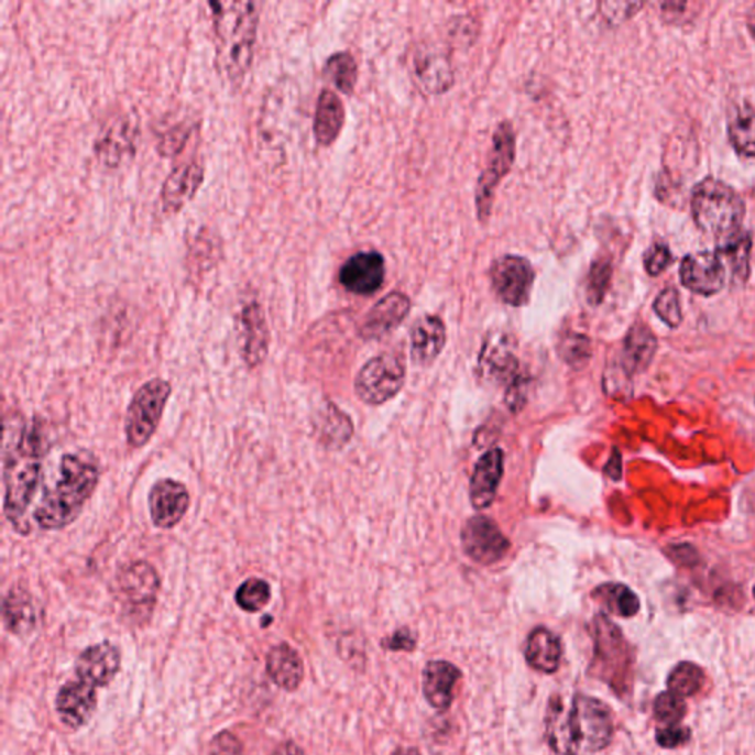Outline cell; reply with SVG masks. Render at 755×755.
<instances>
[{
  "instance_id": "cell-1",
  "label": "cell",
  "mask_w": 755,
  "mask_h": 755,
  "mask_svg": "<svg viewBox=\"0 0 755 755\" xmlns=\"http://www.w3.org/2000/svg\"><path fill=\"white\" fill-rule=\"evenodd\" d=\"M545 735L558 755H593L609 748L614 737L613 711L598 698L576 693L570 704L550 698Z\"/></svg>"
},
{
  "instance_id": "cell-2",
  "label": "cell",
  "mask_w": 755,
  "mask_h": 755,
  "mask_svg": "<svg viewBox=\"0 0 755 755\" xmlns=\"http://www.w3.org/2000/svg\"><path fill=\"white\" fill-rule=\"evenodd\" d=\"M42 471L41 431L23 425L19 433L7 428L3 446V512L20 535H29L30 506Z\"/></svg>"
},
{
  "instance_id": "cell-3",
  "label": "cell",
  "mask_w": 755,
  "mask_h": 755,
  "mask_svg": "<svg viewBox=\"0 0 755 755\" xmlns=\"http://www.w3.org/2000/svg\"><path fill=\"white\" fill-rule=\"evenodd\" d=\"M101 477V466L90 451L80 450L61 459L59 479L43 494L36 518L43 530H61L79 518Z\"/></svg>"
},
{
  "instance_id": "cell-4",
  "label": "cell",
  "mask_w": 755,
  "mask_h": 755,
  "mask_svg": "<svg viewBox=\"0 0 755 755\" xmlns=\"http://www.w3.org/2000/svg\"><path fill=\"white\" fill-rule=\"evenodd\" d=\"M215 20L217 56L233 84H240L253 61L259 7L253 2H210Z\"/></svg>"
},
{
  "instance_id": "cell-5",
  "label": "cell",
  "mask_w": 755,
  "mask_h": 755,
  "mask_svg": "<svg viewBox=\"0 0 755 755\" xmlns=\"http://www.w3.org/2000/svg\"><path fill=\"white\" fill-rule=\"evenodd\" d=\"M593 657L589 676L601 680L622 700L633 696L635 685L636 653L622 628L605 614L594 615L590 624Z\"/></svg>"
},
{
  "instance_id": "cell-6",
  "label": "cell",
  "mask_w": 755,
  "mask_h": 755,
  "mask_svg": "<svg viewBox=\"0 0 755 755\" xmlns=\"http://www.w3.org/2000/svg\"><path fill=\"white\" fill-rule=\"evenodd\" d=\"M693 220L701 231L715 237H729L741 231L745 203L732 186L705 177L692 190Z\"/></svg>"
},
{
  "instance_id": "cell-7",
  "label": "cell",
  "mask_w": 755,
  "mask_h": 755,
  "mask_svg": "<svg viewBox=\"0 0 755 755\" xmlns=\"http://www.w3.org/2000/svg\"><path fill=\"white\" fill-rule=\"evenodd\" d=\"M171 394L172 385L160 378L147 381L134 394L125 415V438L134 449L145 446L157 431Z\"/></svg>"
},
{
  "instance_id": "cell-8",
  "label": "cell",
  "mask_w": 755,
  "mask_h": 755,
  "mask_svg": "<svg viewBox=\"0 0 755 755\" xmlns=\"http://www.w3.org/2000/svg\"><path fill=\"white\" fill-rule=\"evenodd\" d=\"M158 590L157 571L145 561L130 563L117 577V598L130 622L142 624L150 620Z\"/></svg>"
},
{
  "instance_id": "cell-9",
  "label": "cell",
  "mask_w": 755,
  "mask_h": 755,
  "mask_svg": "<svg viewBox=\"0 0 755 755\" xmlns=\"http://www.w3.org/2000/svg\"><path fill=\"white\" fill-rule=\"evenodd\" d=\"M405 364L396 354H380L360 369L354 381L358 397L366 405L378 406L392 401L405 384Z\"/></svg>"
},
{
  "instance_id": "cell-10",
  "label": "cell",
  "mask_w": 755,
  "mask_h": 755,
  "mask_svg": "<svg viewBox=\"0 0 755 755\" xmlns=\"http://www.w3.org/2000/svg\"><path fill=\"white\" fill-rule=\"evenodd\" d=\"M515 160V134L512 125L507 121L497 125L496 132L493 134L492 154H490V162L488 168L481 175L479 185H477V212L481 221L489 219L492 215L494 193L499 182L503 179L506 173H510L512 164Z\"/></svg>"
},
{
  "instance_id": "cell-11",
  "label": "cell",
  "mask_w": 755,
  "mask_h": 755,
  "mask_svg": "<svg viewBox=\"0 0 755 755\" xmlns=\"http://www.w3.org/2000/svg\"><path fill=\"white\" fill-rule=\"evenodd\" d=\"M463 552L481 566H492L510 552L511 544L499 525L488 516L475 515L468 519L461 533Z\"/></svg>"
},
{
  "instance_id": "cell-12",
  "label": "cell",
  "mask_w": 755,
  "mask_h": 755,
  "mask_svg": "<svg viewBox=\"0 0 755 755\" xmlns=\"http://www.w3.org/2000/svg\"><path fill=\"white\" fill-rule=\"evenodd\" d=\"M490 276L499 298L506 305L521 307L530 298L536 275L527 259L505 255L494 262Z\"/></svg>"
},
{
  "instance_id": "cell-13",
  "label": "cell",
  "mask_w": 755,
  "mask_h": 755,
  "mask_svg": "<svg viewBox=\"0 0 755 755\" xmlns=\"http://www.w3.org/2000/svg\"><path fill=\"white\" fill-rule=\"evenodd\" d=\"M518 358L514 338L506 333H492L479 355L477 372L490 385H511L518 378Z\"/></svg>"
},
{
  "instance_id": "cell-14",
  "label": "cell",
  "mask_w": 755,
  "mask_h": 755,
  "mask_svg": "<svg viewBox=\"0 0 755 755\" xmlns=\"http://www.w3.org/2000/svg\"><path fill=\"white\" fill-rule=\"evenodd\" d=\"M680 281L692 293L710 297L726 284V266L718 251H698L680 264Z\"/></svg>"
},
{
  "instance_id": "cell-15",
  "label": "cell",
  "mask_w": 755,
  "mask_h": 755,
  "mask_svg": "<svg viewBox=\"0 0 755 755\" xmlns=\"http://www.w3.org/2000/svg\"><path fill=\"white\" fill-rule=\"evenodd\" d=\"M147 501L155 527L168 530L179 524L188 511L189 493L179 481L160 480L151 490Z\"/></svg>"
},
{
  "instance_id": "cell-16",
  "label": "cell",
  "mask_w": 755,
  "mask_h": 755,
  "mask_svg": "<svg viewBox=\"0 0 755 755\" xmlns=\"http://www.w3.org/2000/svg\"><path fill=\"white\" fill-rule=\"evenodd\" d=\"M385 262L376 251L354 254L340 271V282L347 291L359 295L376 293L383 285Z\"/></svg>"
},
{
  "instance_id": "cell-17",
  "label": "cell",
  "mask_w": 755,
  "mask_h": 755,
  "mask_svg": "<svg viewBox=\"0 0 755 755\" xmlns=\"http://www.w3.org/2000/svg\"><path fill=\"white\" fill-rule=\"evenodd\" d=\"M97 704V688L80 679L65 683L56 697L59 719L65 726L72 729H79L88 723Z\"/></svg>"
},
{
  "instance_id": "cell-18",
  "label": "cell",
  "mask_w": 755,
  "mask_h": 755,
  "mask_svg": "<svg viewBox=\"0 0 755 755\" xmlns=\"http://www.w3.org/2000/svg\"><path fill=\"white\" fill-rule=\"evenodd\" d=\"M121 666L120 650L110 642L89 646L76 663L77 677L95 688L110 685Z\"/></svg>"
},
{
  "instance_id": "cell-19",
  "label": "cell",
  "mask_w": 755,
  "mask_h": 755,
  "mask_svg": "<svg viewBox=\"0 0 755 755\" xmlns=\"http://www.w3.org/2000/svg\"><path fill=\"white\" fill-rule=\"evenodd\" d=\"M462 679V671L455 664L436 659L423 671V692L428 704L437 711H447L455 700V688Z\"/></svg>"
},
{
  "instance_id": "cell-20",
  "label": "cell",
  "mask_w": 755,
  "mask_h": 755,
  "mask_svg": "<svg viewBox=\"0 0 755 755\" xmlns=\"http://www.w3.org/2000/svg\"><path fill=\"white\" fill-rule=\"evenodd\" d=\"M269 351V329L259 303L251 302L241 314V353L247 366L264 362Z\"/></svg>"
},
{
  "instance_id": "cell-21",
  "label": "cell",
  "mask_w": 755,
  "mask_h": 755,
  "mask_svg": "<svg viewBox=\"0 0 755 755\" xmlns=\"http://www.w3.org/2000/svg\"><path fill=\"white\" fill-rule=\"evenodd\" d=\"M411 310V299L402 293H392L380 299L364 318L360 333L366 340L387 336L405 320Z\"/></svg>"
},
{
  "instance_id": "cell-22",
  "label": "cell",
  "mask_w": 755,
  "mask_h": 755,
  "mask_svg": "<svg viewBox=\"0 0 755 755\" xmlns=\"http://www.w3.org/2000/svg\"><path fill=\"white\" fill-rule=\"evenodd\" d=\"M503 475V451L492 449L485 451L483 457L475 463L474 474L470 484V497L472 506L477 511H483L492 505L496 497L499 484Z\"/></svg>"
},
{
  "instance_id": "cell-23",
  "label": "cell",
  "mask_w": 755,
  "mask_h": 755,
  "mask_svg": "<svg viewBox=\"0 0 755 755\" xmlns=\"http://www.w3.org/2000/svg\"><path fill=\"white\" fill-rule=\"evenodd\" d=\"M446 346V327L437 316H424L411 332L412 360L420 366L433 363Z\"/></svg>"
},
{
  "instance_id": "cell-24",
  "label": "cell",
  "mask_w": 755,
  "mask_h": 755,
  "mask_svg": "<svg viewBox=\"0 0 755 755\" xmlns=\"http://www.w3.org/2000/svg\"><path fill=\"white\" fill-rule=\"evenodd\" d=\"M204 168L197 162L176 167L164 182L162 201L164 211L176 212L197 194L203 184Z\"/></svg>"
},
{
  "instance_id": "cell-25",
  "label": "cell",
  "mask_w": 755,
  "mask_h": 755,
  "mask_svg": "<svg viewBox=\"0 0 755 755\" xmlns=\"http://www.w3.org/2000/svg\"><path fill=\"white\" fill-rule=\"evenodd\" d=\"M524 655L528 666L545 675H554L561 667V639L549 628L536 627L527 637Z\"/></svg>"
},
{
  "instance_id": "cell-26",
  "label": "cell",
  "mask_w": 755,
  "mask_h": 755,
  "mask_svg": "<svg viewBox=\"0 0 755 755\" xmlns=\"http://www.w3.org/2000/svg\"><path fill=\"white\" fill-rule=\"evenodd\" d=\"M657 338L645 324L636 322L628 329L622 350V369L626 375L644 372L657 351Z\"/></svg>"
},
{
  "instance_id": "cell-27",
  "label": "cell",
  "mask_w": 755,
  "mask_h": 755,
  "mask_svg": "<svg viewBox=\"0 0 755 755\" xmlns=\"http://www.w3.org/2000/svg\"><path fill=\"white\" fill-rule=\"evenodd\" d=\"M266 668L273 682L288 692L298 689L305 677V664L297 650L288 644H280L269 650Z\"/></svg>"
},
{
  "instance_id": "cell-28",
  "label": "cell",
  "mask_w": 755,
  "mask_h": 755,
  "mask_svg": "<svg viewBox=\"0 0 755 755\" xmlns=\"http://www.w3.org/2000/svg\"><path fill=\"white\" fill-rule=\"evenodd\" d=\"M346 111L340 97L324 90L320 94L315 114V136L320 145H331L344 125Z\"/></svg>"
},
{
  "instance_id": "cell-29",
  "label": "cell",
  "mask_w": 755,
  "mask_h": 755,
  "mask_svg": "<svg viewBox=\"0 0 755 755\" xmlns=\"http://www.w3.org/2000/svg\"><path fill=\"white\" fill-rule=\"evenodd\" d=\"M3 620L8 631L15 635H28L36 626V610L32 598L21 589H11L3 602Z\"/></svg>"
},
{
  "instance_id": "cell-30",
  "label": "cell",
  "mask_w": 755,
  "mask_h": 755,
  "mask_svg": "<svg viewBox=\"0 0 755 755\" xmlns=\"http://www.w3.org/2000/svg\"><path fill=\"white\" fill-rule=\"evenodd\" d=\"M594 601L601 603L609 613L623 619L635 617L641 610V601L631 588L622 583H605L592 592Z\"/></svg>"
},
{
  "instance_id": "cell-31",
  "label": "cell",
  "mask_w": 755,
  "mask_h": 755,
  "mask_svg": "<svg viewBox=\"0 0 755 755\" xmlns=\"http://www.w3.org/2000/svg\"><path fill=\"white\" fill-rule=\"evenodd\" d=\"M416 73L425 88L431 94L446 92L453 81L450 64L436 52L418 54L415 59Z\"/></svg>"
},
{
  "instance_id": "cell-32",
  "label": "cell",
  "mask_w": 755,
  "mask_h": 755,
  "mask_svg": "<svg viewBox=\"0 0 755 755\" xmlns=\"http://www.w3.org/2000/svg\"><path fill=\"white\" fill-rule=\"evenodd\" d=\"M729 138L737 154L755 157V106L736 108L729 120Z\"/></svg>"
},
{
  "instance_id": "cell-33",
  "label": "cell",
  "mask_w": 755,
  "mask_h": 755,
  "mask_svg": "<svg viewBox=\"0 0 755 755\" xmlns=\"http://www.w3.org/2000/svg\"><path fill=\"white\" fill-rule=\"evenodd\" d=\"M753 241L748 232L737 231L726 237L724 244L719 245L720 258L727 260L735 280L745 282L749 276V254Z\"/></svg>"
},
{
  "instance_id": "cell-34",
  "label": "cell",
  "mask_w": 755,
  "mask_h": 755,
  "mask_svg": "<svg viewBox=\"0 0 755 755\" xmlns=\"http://www.w3.org/2000/svg\"><path fill=\"white\" fill-rule=\"evenodd\" d=\"M707 675L704 668L692 661H680L672 667L667 677L668 691L682 698L698 696L704 689Z\"/></svg>"
},
{
  "instance_id": "cell-35",
  "label": "cell",
  "mask_w": 755,
  "mask_h": 755,
  "mask_svg": "<svg viewBox=\"0 0 755 755\" xmlns=\"http://www.w3.org/2000/svg\"><path fill=\"white\" fill-rule=\"evenodd\" d=\"M319 434L325 445L340 447L350 440L353 427L350 418L338 411V407L328 405L319 416Z\"/></svg>"
},
{
  "instance_id": "cell-36",
  "label": "cell",
  "mask_w": 755,
  "mask_h": 755,
  "mask_svg": "<svg viewBox=\"0 0 755 755\" xmlns=\"http://www.w3.org/2000/svg\"><path fill=\"white\" fill-rule=\"evenodd\" d=\"M325 73L341 92L347 95L353 92L355 81H358V65L349 52H338L332 55L328 59Z\"/></svg>"
},
{
  "instance_id": "cell-37",
  "label": "cell",
  "mask_w": 755,
  "mask_h": 755,
  "mask_svg": "<svg viewBox=\"0 0 755 755\" xmlns=\"http://www.w3.org/2000/svg\"><path fill=\"white\" fill-rule=\"evenodd\" d=\"M271 584L262 579H249L238 588L236 601L247 613H259L271 602Z\"/></svg>"
},
{
  "instance_id": "cell-38",
  "label": "cell",
  "mask_w": 755,
  "mask_h": 755,
  "mask_svg": "<svg viewBox=\"0 0 755 755\" xmlns=\"http://www.w3.org/2000/svg\"><path fill=\"white\" fill-rule=\"evenodd\" d=\"M688 714V705L685 698L676 696L670 691L658 693L654 700V718L663 726H675L682 724L685 715Z\"/></svg>"
},
{
  "instance_id": "cell-39",
  "label": "cell",
  "mask_w": 755,
  "mask_h": 755,
  "mask_svg": "<svg viewBox=\"0 0 755 755\" xmlns=\"http://www.w3.org/2000/svg\"><path fill=\"white\" fill-rule=\"evenodd\" d=\"M613 277V263L610 259L599 258L590 267L588 280V298L592 305H599L605 297Z\"/></svg>"
},
{
  "instance_id": "cell-40",
  "label": "cell",
  "mask_w": 755,
  "mask_h": 755,
  "mask_svg": "<svg viewBox=\"0 0 755 755\" xmlns=\"http://www.w3.org/2000/svg\"><path fill=\"white\" fill-rule=\"evenodd\" d=\"M655 314L667 327L677 328L682 324V306H680L679 293L672 286L661 291L654 302Z\"/></svg>"
},
{
  "instance_id": "cell-41",
  "label": "cell",
  "mask_w": 755,
  "mask_h": 755,
  "mask_svg": "<svg viewBox=\"0 0 755 755\" xmlns=\"http://www.w3.org/2000/svg\"><path fill=\"white\" fill-rule=\"evenodd\" d=\"M592 349L590 340L581 333H568L559 344V355L572 368H581L589 362Z\"/></svg>"
},
{
  "instance_id": "cell-42",
  "label": "cell",
  "mask_w": 755,
  "mask_h": 755,
  "mask_svg": "<svg viewBox=\"0 0 755 755\" xmlns=\"http://www.w3.org/2000/svg\"><path fill=\"white\" fill-rule=\"evenodd\" d=\"M691 740V727L683 726V724L658 727L657 733H655V741L664 749L680 748V746L687 745Z\"/></svg>"
},
{
  "instance_id": "cell-43",
  "label": "cell",
  "mask_w": 755,
  "mask_h": 755,
  "mask_svg": "<svg viewBox=\"0 0 755 755\" xmlns=\"http://www.w3.org/2000/svg\"><path fill=\"white\" fill-rule=\"evenodd\" d=\"M672 262H675V258H672L670 249L663 242L650 247L644 259L646 272L650 276L661 275Z\"/></svg>"
},
{
  "instance_id": "cell-44",
  "label": "cell",
  "mask_w": 755,
  "mask_h": 755,
  "mask_svg": "<svg viewBox=\"0 0 755 755\" xmlns=\"http://www.w3.org/2000/svg\"><path fill=\"white\" fill-rule=\"evenodd\" d=\"M210 755H244V746L231 732H220L211 741Z\"/></svg>"
},
{
  "instance_id": "cell-45",
  "label": "cell",
  "mask_w": 755,
  "mask_h": 755,
  "mask_svg": "<svg viewBox=\"0 0 755 755\" xmlns=\"http://www.w3.org/2000/svg\"><path fill=\"white\" fill-rule=\"evenodd\" d=\"M381 645L387 650H394V653H401V650L403 653H411V650L416 648V637L412 635L409 628L403 627L394 632L387 639L381 642Z\"/></svg>"
},
{
  "instance_id": "cell-46",
  "label": "cell",
  "mask_w": 755,
  "mask_h": 755,
  "mask_svg": "<svg viewBox=\"0 0 755 755\" xmlns=\"http://www.w3.org/2000/svg\"><path fill=\"white\" fill-rule=\"evenodd\" d=\"M186 138H188V130L173 129L171 133H167L162 139L160 151H162L163 155H175L185 146Z\"/></svg>"
},
{
  "instance_id": "cell-47",
  "label": "cell",
  "mask_w": 755,
  "mask_h": 755,
  "mask_svg": "<svg viewBox=\"0 0 755 755\" xmlns=\"http://www.w3.org/2000/svg\"><path fill=\"white\" fill-rule=\"evenodd\" d=\"M272 755H307L303 748H299L297 744H294V742H285V744H281L277 746L275 751H273Z\"/></svg>"
},
{
  "instance_id": "cell-48",
  "label": "cell",
  "mask_w": 755,
  "mask_h": 755,
  "mask_svg": "<svg viewBox=\"0 0 755 755\" xmlns=\"http://www.w3.org/2000/svg\"><path fill=\"white\" fill-rule=\"evenodd\" d=\"M606 474L613 477V480H620V477H622V457H620L617 450H615L613 459L606 466Z\"/></svg>"
},
{
  "instance_id": "cell-49",
  "label": "cell",
  "mask_w": 755,
  "mask_h": 755,
  "mask_svg": "<svg viewBox=\"0 0 755 755\" xmlns=\"http://www.w3.org/2000/svg\"><path fill=\"white\" fill-rule=\"evenodd\" d=\"M748 29L751 34H753V37L755 39V6L753 7V10L749 11Z\"/></svg>"
},
{
  "instance_id": "cell-50",
  "label": "cell",
  "mask_w": 755,
  "mask_h": 755,
  "mask_svg": "<svg viewBox=\"0 0 755 755\" xmlns=\"http://www.w3.org/2000/svg\"><path fill=\"white\" fill-rule=\"evenodd\" d=\"M393 755H423V754H420L419 751L416 748H401V749L394 751Z\"/></svg>"
},
{
  "instance_id": "cell-51",
  "label": "cell",
  "mask_w": 755,
  "mask_h": 755,
  "mask_svg": "<svg viewBox=\"0 0 755 755\" xmlns=\"http://www.w3.org/2000/svg\"><path fill=\"white\" fill-rule=\"evenodd\" d=\"M754 598H755V586H754Z\"/></svg>"
}]
</instances>
